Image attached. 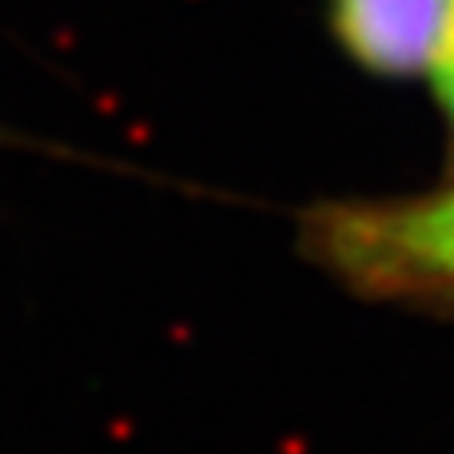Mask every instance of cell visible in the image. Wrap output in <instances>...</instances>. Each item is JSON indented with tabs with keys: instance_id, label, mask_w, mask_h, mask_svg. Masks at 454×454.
<instances>
[{
	"instance_id": "1",
	"label": "cell",
	"mask_w": 454,
	"mask_h": 454,
	"mask_svg": "<svg viewBox=\"0 0 454 454\" xmlns=\"http://www.w3.org/2000/svg\"><path fill=\"white\" fill-rule=\"evenodd\" d=\"M311 243L371 295H454V192L327 207L311 220Z\"/></svg>"
},
{
	"instance_id": "2",
	"label": "cell",
	"mask_w": 454,
	"mask_h": 454,
	"mask_svg": "<svg viewBox=\"0 0 454 454\" xmlns=\"http://www.w3.org/2000/svg\"><path fill=\"white\" fill-rule=\"evenodd\" d=\"M450 0H331L339 44L367 72L415 76L434 68Z\"/></svg>"
},
{
	"instance_id": "3",
	"label": "cell",
	"mask_w": 454,
	"mask_h": 454,
	"mask_svg": "<svg viewBox=\"0 0 454 454\" xmlns=\"http://www.w3.org/2000/svg\"><path fill=\"white\" fill-rule=\"evenodd\" d=\"M434 80H439V100L454 124V0L447 4V24H442L439 56H434Z\"/></svg>"
}]
</instances>
